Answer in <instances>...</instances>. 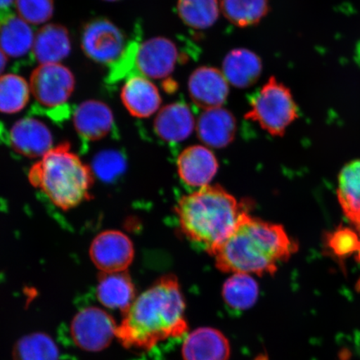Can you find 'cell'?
Instances as JSON below:
<instances>
[{
  "label": "cell",
  "instance_id": "1",
  "mask_svg": "<svg viewBox=\"0 0 360 360\" xmlns=\"http://www.w3.org/2000/svg\"><path fill=\"white\" fill-rule=\"evenodd\" d=\"M184 310L177 278L165 276L134 300L117 328L116 337L125 348L150 350L162 341L186 334Z\"/></svg>",
  "mask_w": 360,
  "mask_h": 360
},
{
  "label": "cell",
  "instance_id": "2",
  "mask_svg": "<svg viewBox=\"0 0 360 360\" xmlns=\"http://www.w3.org/2000/svg\"><path fill=\"white\" fill-rule=\"evenodd\" d=\"M298 245L281 224L265 222L245 212L233 231L210 254L220 271L273 274Z\"/></svg>",
  "mask_w": 360,
  "mask_h": 360
},
{
  "label": "cell",
  "instance_id": "3",
  "mask_svg": "<svg viewBox=\"0 0 360 360\" xmlns=\"http://www.w3.org/2000/svg\"><path fill=\"white\" fill-rule=\"evenodd\" d=\"M175 212L184 235L204 247L210 255L229 236L247 211L221 186H207L183 196Z\"/></svg>",
  "mask_w": 360,
  "mask_h": 360
},
{
  "label": "cell",
  "instance_id": "4",
  "mask_svg": "<svg viewBox=\"0 0 360 360\" xmlns=\"http://www.w3.org/2000/svg\"><path fill=\"white\" fill-rule=\"evenodd\" d=\"M29 180L53 205L63 210L75 208L90 199L91 169L71 151L69 143L53 147L32 166Z\"/></svg>",
  "mask_w": 360,
  "mask_h": 360
},
{
  "label": "cell",
  "instance_id": "5",
  "mask_svg": "<svg viewBox=\"0 0 360 360\" xmlns=\"http://www.w3.org/2000/svg\"><path fill=\"white\" fill-rule=\"evenodd\" d=\"M250 106L245 118L257 123L272 136L282 137L299 118L298 106L290 89L274 76L252 97Z\"/></svg>",
  "mask_w": 360,
  "mask_h": 360
},
{
  "label": "cell",
  "instance_id": "6",
  "mask_svg": "<svg viewBox=\"0 0 360 360\" xmlns=\"http://www.w3.org/2000/svg\"><path fill=\"white\" fill-rule=\"evenodd\" d=\"M31 94L45 110L51 112L66 107L75 88V75L64 65H39L29 81Z\"/></svg>",
  "mask_w": 360,
  "mask_h": 360
},
{
  "label": "cell",
  "instance_id": "7",
  "mask_svg": "<svg viewBox=\"0 0 360 360\" xmlns=\"http://www.w3.org/2000/svg\"><path fill=\"white\" fill-rule=\"evenodd\" d=\"M80 44L90 60L111 67L120 60L129 45L119 27L105 18H97L84 25Z\"/></svg>",
  "mask_w": 360,
  "mask_h": 360
},
{
  "label": "cell",
  "instance_id": "8",
  "mask_svg": "<svg viewBox=\"0 0 360 360\" xmlns=\"http://www.w3.org/2000/svg\"><path fill=\"white\" fill-rule=\"evenodd\" d=\"M117 328L115 319L105 310L89 307L75 315L70 325V335L79 348L98 352L110 345Z\"/></svg>",
  "mask_w": 360,
  "mask_h": 360
},
{
  "label": "cell",
  "instance_id": "9",
  "mask_svg": "<svg viewBox=\"0 0 360 360\" xmlns=\"http://www.w3.org/2000/svg\"><path fill=\"white\" fill-rule=\"evenodd\" d=\"M89 255L94 264L103 273L124 272L133 262V243L122 232H102L94 238Z\"/></svg>",
  "mask_w": 360,
  "mask_h": 360
},
{
  "label": "cell",
  "instance_id": "10",
  "mask_svg": "<svg viewBox=\"0 0 360 360\" xmlns=\"http://www.w3.org/2000/svg\"><path fill=\"white\" fill-rule=\"evenodd\" d=\"M178 60V49L172 40L151 38L139 44L135 70L150 79H164L172 73Z\"/></svg>",
  "mask_w": 360,
  "mask_h": 360
},
{
  "label": "cell",
  "instance_id": "11",
  "mask_svg": "<svg viewBox=\"0 0 360 360\" xmlns=\"http://www.w3.org/2000/svg\"><path fill=\"white\" fill-rule=\"evenodd\" d=\"M188 90L193 103L206 110L223 106L229 96V85L222 71L202 66L188 78Z\"/></svg>",
  "mask_w": 360,
  "mask_h": 360
},
{
  "label": "cell",
  "instance_id": "12",
  "mask_svg": "<svg viewBox=\"0 0 360 360\" xmlns=\"http://www.w3.org/2000/svg\"><path fill=\"white\" fill-rule=\"evenodd\" d=\"M120 98L129 114L141 119L148 118L159 112L162 103L156 85L145 76L134 73L124 81Z\"/></svg>",
  "mask_w": 360,
  "mask_h": 360
},
{
  "label": "cell",
  "instance_id": "13",
  "mask_svg": "<svg viewBox=\"0 0 360 360\" xmlns=\"http://www.w3.org/2000/svg\"><path fill=\"white\" fill-rule=\"evenodd\" d=\"M13 150L29 158L43 157L53 148L51 130L42 121L25 117L18 120L10 131Z\"/></svg>",
  "mask_w": 360,
  "mask_h": 360
},
{
  "label": "cell",
  "instance_id": "14",
  "mask_svg": "<svg viewBox=\"0 0 360 360\" xmlns=\"http://www.w3.org/2000/svg\"><path fill=\"white\" fill-rule=\"evenodd\" d=\"M73 122L76 132L84 141H96L114 130L115 117L105 103L91 100L75 108Z\"/></svg>",
  "mask_w": 360,
  "mask_h": 360
},
{
  "label": "cell",
  "instance_id": "15",
  "mask_svg": "<svg viewBox=\"0 0 360 360\" xmlns=\"http://www.w3.org/2000/svg\"><path fill=\"white\" fill-rule=\"evenodd\" d=\"M179 177L188 186L202 188L210 186L217 173L219 164L213 152L202 146L186 148L178 157Z\"/></svg>",
  "mask_w": 360,
  "mask_h": 360
},
{
  "label": "cell",
  "instance_id": "16",
  "mask_svg": "<svg viewBox=\"0 0 360 360\" xmlns=\"http://www.w3.org/2000/svg\"><path fill=\"white\" fill-rule=\"evenodd\" d=\"M198 137L215 148L227 147L235 139L237 122L232 112L223 107L204 110L196 123Z\"/></svg>",
  "mask_w": 360,
  "mask_h": 360
},
{
  "label": "cell",
  "instance_id": "17",
  "mask_svg": "<svg viewBox=\"0 0 360 360\" xmlns=\"http://www.w3.org/2000/svg\"><path fill=\"white\" fill-rule=\"evenodd\" d=\"M195 120L186 103H169L158 112L154 122L155 132L162 141L179 143L191 136L195 129Z\"/></svg>",
  "mask_w": 360,
  "mask_h": 360
},
{
  "label": "cell",
  "instance_id": "18",
  "mask_svg": "<svg viewBox=\"0 0 360 360\" xmlns=\"http://www.w3.org/2000/svg\"><path fill=\"white\" fill-rule=\"evenodd\" d=\"M70 52V36L65 26L46 24L35 33L31 53L39 65L60 64Z\"/></svg>",
  "mask_w": 360,
  "mask_h": 360
},
{
  "label": "cell",
  "instance_id": "19",
  "mask_svg": "<svg viewBox=\"0 0 360 360\" xmlns=\"http://www.w3.org/2000/svg\"><path fill=\"white\" fill-rule=\"evenodd\" d=\"M182 353L184 360H229L231 346L218 330L200 328L186 338Z\"/></svg>",
  "mask_w": 360,
  "mask_h": 360
},
{
  "label": "cell",
  "instance_id": "20",
  "mask_svg": "<svg viewBox=\"0 0 360 360\" xmlns=\"http://www.w3.org/2000/svg\"><path fill=\"white\" fill-rule=\"evenodd\" d=\"M260 57L245 48L232 49L224 57L222 72L228 83L238 89L252 86L262 74Z\"/></svg>",
  "mask_w": 360,
  "mask_h": 360
},
{
  "label": "cell",
  "instance_id": "21",
  "mask_svg": "<svg viewBox=\"0 0 360 360\" xmlns=\"http://www.w3.org/2000/svg\"><path fill=\"white\" fill-rule=\"evenodd\" d=\"M35 33L32 25L8 12L0 16V49L7 57L21 58L32 52Z\"/></svg>",
  "mask_w": 360,
  "mask_h": 360
},
{
  "label": "cell",
  "instance_id": "22",
  "mask_svg": "<svg viewBox=\"0 0 360 360\" xmlns=\"http://www.w3.org/2000/svg\"><path fill=\"white\" fill-rule=\"evenodd\" d=\"M97 297L105 307L120 309L124 314L135 300V290L131 278L125 271L103 273L97 286Z\"/></svg>",
  "mask_w": 360,
  "mask_h": 360
},
{
  "label": "cell",
  "instance_id": "23",
  "mask_svg": "<svg viewBox=\"0 0 360 360\" xmlns=\"http://www.w3.org/2000/svg\"><path fill=\"white\" fill-rule=\"evenodd\" d=\"M338 199L346 217L360 232V160L350 162L342 169Z\"/></svg>",
  "mask_w": 360,
  "mask_h": 360
},
{
  "label": "cell",
  "instance_id": "24",
  "mask_svg": "<svg viewBox=\"0 0 360 360\" xmlns=\"http://www.w3.org/2000/svg\"><path fill=\"white\" fill-rule=\"evenodd\" d=\"M223 15L233 25L240 28L254 26L268 15L269 0H222Z\"/></svg>",
  "mask_w": 360,
  "mask_h": 360
},
{
  "label": "cell",
  "instance_id": "25",
  "mask_svg": "<svg viewBox=\"0 0 360 360\" xmlns=\"http://www.w3.org/2000/svg\"><path fill=\"white\" fill-rule=\"evenodd\" d=\"M223 298L229 307L246 310L253 307L259 296V285L248 274H233L224 283Z\"/></svg>",
  "mask_w": 360,
  "mask_h": 360
},
{
  "label": "cell",
  "instance_id": "26",
  "mask_svg": "<svg viewBox=\"0 0 360 360\" xmlns=\"http://www.w3.org/2000/svg\"><path fill=\"white\" fill-rule=\"evenodd\" d=\"M31 94L30 83L22 76L4 74L0 76V112L17 114L25 109Z\"/></svg>",
  "mask_w": 360,
  "mask_h": 360
},
{
  "label": "cell",
  "instance_id": "27",
  "mask_svg": "<svg viewBox=\"0 0 360 360\" xmlns=\"http://www.w3.org/2000/svg\"><path fill=\"white\" fill-rule=\"evenodd\" d=\"M177 11L180 20L195 30H205L213 26L219 15L218 0H178Z\"/></svg>",
  "mask_w": 360,
  "mask_h": 360
},
{
  "label": "cell",
  "instance_id": "28",
  "mask_svg": "<svg viewBox=\"0 0 360 360\" xmlns=\"http://www.w3.org/2000/svg\"><path fill=\"white\" fill-rule=\"evenodd\" d=\"M13 360H60L55 342L43 333L21 338L13 351Z\"/></svg>",
  "mask_w": 360,
  "mask_h": 360
},
{
  "label": "cell",
  "instance_id": "29",
  "mask_svg": "<svg viewBox=\"0 0 360 360\" xmlns=\"http://www.w3.org/2000/svg\"><path fill=\"white\" fill-rule=\"evenodd\" d=\"M17 15L30 25H44L55 10L53 0H15Z\"/></svg>",
  "mask_w": 360,
  "mask_h": 360
},
{
  "label": "cell",
  "instance_id": "30",
  "mask_svg": "<svg viewBox=\"0 0 360 360\" xmlns=\"http://www.w3.org/2000/svg\"><path fill=\"white\" fill-rule=\"evenodd\" d=\"M360 240L352 229L340 227L327 238V246L337 257L340 259L358 252Z\"/></svg>",
  "mask_w": 360,
  "mask_h": 360
},
{
  "label": "cell",
  "instance_id": "31",
  "mask_svg": "<svg viewBox=\"0 0 360 360\" xmlns=\"http://www.w3.org/2000/svg\"><path fill=\"white\" fill-rule=\"evenodd\" d=\"M15 0H0V16L10 12V8L15 4Z\"/></svg>",
  "mask_w": 360,
  "mask_h": 360
},
{
  "label": "cell",
  "instance_id": "32",
  "mask_svg": "<svg viewBox=\"0 0 360 360\" xmlns=\"http://www.w3.org/2000/svg\"><path fill=\"white\" fill-rule=\"evenodd\" d=\"M8 57L4 55V53L0 49V76L4 75V70L7 65Z\"/></svg>",
  "mask_w": 360,
  "mask_h": 360
},
{
  "label": "cell",
  "instance_id": "33",
  "mask_svg": "<svg viewBox=\"0 0 360 360\" xmlns=\"http://www.w3.org/2000/svg\"><path fill=\"white\" fill-rule=\"evenodd\" d=\"M103 1H106V2H115V1H119V0H103Z\"/></svg>",
  "mask_w": 360,
  "mask_h": 360
},
{
  "label": "cell",
  "instance_id": "34",
  "mask_svg": "<svg viewBox=\"0 0 360 360\" xmlns=\"http://www.w3.org/2000/svg\"><path fill=\"white\" fill-rule=\"evenodd\" d=\"M357 253H358V259L360 261V245H359V250H358Z\"/></svg>",
  "mask_w": 360,
  "mask_h": 360
}]
</instances>
